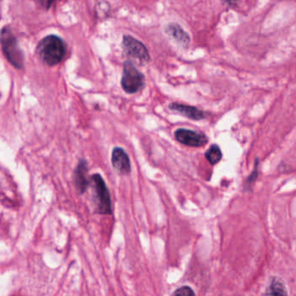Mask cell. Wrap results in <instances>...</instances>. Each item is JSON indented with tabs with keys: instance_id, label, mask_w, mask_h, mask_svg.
Wrapping results in <instances>:
<instances>
[{
	"instance_id": "obj_2",
	"label": "cell",
	"mask_w": 296,
	"mask_h": 296,
	"mask_svg": "<svg viewBox=\"0 0 296 296\" xmlns=\"http://www.w3.org/2000/svg\"><path fill=\"white\" fill-rule=\"evenodd\" d=\"M0 43L4 57L15 68L24 67V55L18 42L9 26H4L0 32Z\"/></svg>"
},
{
	"instance_id": "obj_16",
	"label": "cell",
	"mask_w": 296,
	"mask_h": 296,
	"mask_svg": "<svg viewBox=\"0 0 296 296\" xmlns=\"http://www.w3.org/2000/svg\"><path fill=\"white\" fill-rule=\"evenodd\" d=\"M55 1H56V0H43V4L45 5V7H46L47 9H49V8L53 4Z\"/></svg>"
},
{
	"instance_id": "obj_10",
	"label": "cell",
	"mask_w": 296,
	"mask_h": 296,
	"mask_svg": "<svg viewBox=\"0 0 296 296\" xmlns=\"http://www.w3.org/2000/svg\"><path fill=\"white\" fill-rule=\"evenodd\" d=\"M87 165L85 161L82 160L79 163L75 171V183L79 192L85 191L88 187V177H87Z\"/></svg>"
},
{
	"instance_id": "obj_4",
	"label": "cell",
	"mask_w": 296,
	"mask_h": 296,
	"mask_svg": "<svg viewBox=\"0 0 296 296\" xmlns=\"http://www.w3.org/2000/svg\"><path fill=\"white\" fill-rule=\"evenodd\" d=\"M122 46L125 53L140 64H148L150 61V55L148 48L141 41L130 35H125L123 38Z\"/></svg>"
},
{
	"instance_id": "obj_14",
	"label": "cell",
	"mask_w": 296,
	"mask_h": 296,
	"mask_svg": "<svg viewBox=\"0 0 296 296\" xmlns=\"http://www.w3.org/2000/svg\"><path fill=\"white\" fill-rule=\"evenodd\" d=\"M258 161H259V159L256 158V159H255V164H254V168L253 172H252V174L247 178L246 182H245V184H244V187H245V189H249L250 186H252L254 182L255 179H256L257 173H258V171H257V168H258Z\"/></svg>"
},
{
	"instance_id": "obj_13",
	"label": "cell",
	"mask_w": 296,
	"mask_h": 296,
	"mask_svg": "<svg viewBox=\"0 0 296 296\" xmlns=\"http://www.w3.org/2000/svg\"><path fill=\"white\" fill-rule=\"evenodd\" d=\"M172 295L173 296H194L196 295V293L194 292V290L190 287L183 286V287H181V288L176 289Z\"/></svg>"
},
{
	"instance_id": "obj_9",
	"label": "cell",
	"mask_w": 296,
	"mask_h": 296,
	"mask_svg": "<svg viewBox=\"0 0 296 296\" xmlns=\"http://www.w3.org/2000/svg\"><path fill=\"white\" fill-rule=\"evenodd\" d=\"M169 109L172 111H175L178 114L182 115L185 118H189L194 121H200L205 119L207 117L206 112L202 111L198 108L187 104H178V103H171L169 105Z\"/></svg>"
},
{
	"instance_id": "obj_12",
	"label": "cell",
	"mask_w": 296,
	"mask_h": 296,
	"mask_svg": "<svg viewBox=\"0 0 296 296\" xmlns=\"http://www.w3.org/2000/svg\"><path fill=\"white\" fill-rule=\"evenodd\" d=\"M205 157L209 161L210 164L212 165L218 164L221 160L222 157V153H221L220 147L218 146L217 144H213L210 147V149L206 151L205 153Z\"/></svg>"
},
{
	"instance_id": "obj_7",
	"label": "cell",
	"mask_w": 296,
	"mask_h": 296,
	"mask_svg": "<svg viewBox=\"0 0 296 296\" xmlns=\"http://www.w3.org/2000/svg\"><path fill=\"white\" fill-rule=\"evenodd\" d=\"M111 164L118 174L127 175L131 171V165L128 154L120 147H115L111 154Z\"/></svg>"
},
{
	"instance_id": "obj_11",
	"label": "cell",
	"mask_w": 296,
	"mask_h": 296,
	"mask_svg": "<svg viewBox=\"0 0 296 296\" xmlns=\"http://www.w3.org/2000/svg\"><path fill=\"white\" fill-rule=\"evenodd\" d=\"M267 296H287L285 285L281 279L273 278L270 285L265 293Z\"/></svg>"
},
{
	"instance_id": "obj_6",
	"label": "cell",
	"mask_w": 296,
	"mask_h": 296,
	"mask_svg": "<svg viewBox=\"0 0 296 296\" xmlns=\"http://www.w3.org/2000/svg\"><path fill=\"white\" fill-rule=\"evenodd\" d=\"M175 137L177 142L189 147L204 146L209 142L206 135L189 128H177L175 131Z\"/></svg>"
},
{
	"instance_id": "obj_8",
	"label": "cell",
	"mask_w": 296,
	"mask_h": 296,
	"mask_svg": "<svg viewBox=\"0 0 296 296\" xmlns=\"http://www.w3.org/2000/svg\"><path fill=\"white\" fill-rule=\"evenodd\" d=\"M164 32L170 40L179 46L187 47L190 43L189 33L176 23H169L164 27Z\"/></svg>"
},
{
	"instance_id": "obj_15",
	"label": "cell",
	"mask_w": 296,
	"mask_h": 296,
	"mask_svg": "<svg viewBox=\"0 0 296 296\" xmlns=\"http://www.w3.org/2000/svg\"><path fill=\"white\" fill-rule=\"evenodd\" d=\"M240 0H222L223 4L229 8H235L237 6Z\"/></svg>"
},
{
	"instance_id": "obj_1",
	"label": "cell",
	"mask_w": 296,
	"mask_h": 296,
	"mask_svg": "<svg viewBox=\"0 0 296 296\" xmlns=\"http://www.w3.org/2000/svg\"><path fill=\"white\" fill-rule=\"evenodd\" d=\"M40 59L49 66L59 64L66 53V46L62 39L55 35L43 38L37 46Z\"/></svg>"
},
{
	"instance_id": "obj_5",
	"label": "cell",
	"mask_w": 296,
	"mask_h": 296,
	"mask_svg": "<svg viewBox=\"0 0 296 296\" xmlns=\"http://www.w3.org/2000/svg\"><path fill=\"white\" fill-rule=\"evenodd\" d=\"M94 186L96 189L97 199V210L99 214H111V200L110 192L106 183L99 174H95L92 176Z\"/></svg>"
},
{
	"instance_id": "obj_3",
	"label": "cell",
	"mask_w": 296,
	"mask_h": 296,
	"mask_svg": "<svg viewBox=\"0 0 296 296\" xmlns=\"http://www.w3.org/2000/svg\"><path fill=\"white\" fill-rule=\"evenodd\" d=\"M145 78L130 60H126L123 67L121 79L122 89L127 94H136L143 89Z\"/></svg>"
}]
</instances>
